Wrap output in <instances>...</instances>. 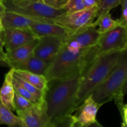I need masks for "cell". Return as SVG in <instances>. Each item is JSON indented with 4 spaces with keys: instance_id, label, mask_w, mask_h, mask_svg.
Here are the masks:
<instances>
[{
    "instance_id": "5bb4252c",
    "label": "cell",
    "mask_w": 127,
    "mask_h": 127,
    "mask_svg": "<svg viewBox=\"0 0 127 127\" xmlns=\"http://www.w3.org/2000/svg\"><path fill=\"white\" fill-rule=\"evenodd\" d=\"M38 40H35L31 43L26 45L12 50L11 51L6 52L7 63L8 66L12 68L14 66L25 62L33 56V50L37 44Z\"/></svg>"
},
{
    "instance_id": "4dcf8cb0",
    "label": "cell",
    "mask_w": 127,
    "mask_h": 127,
    "mask_svg": "<svg viewBox=\"0 0 127 127\" xmlns=\"http://www.w3.org/2000/svg\"><path fill=\"white\" fill-rule=\"evenodd\" d=\"M85 9H89L94 6H98L100 0H83Z\"/></svg>"
},
{
    "instance_id": "8d00e7d4",
    "label": "cell",
    "mask_w": 127,
    "mask_h": 127,
    "mask_svg": "<svg viewBox=\"0 0 127 127\" xmlns=\"http://www.w3.org/2000/svg\"><path fill=\"white\" fill-rule=\"evenodd\" d=\"M122 126H123V127H127L126 125H122Z\"/></svg>"
},
{
    "instance_id": "603a6c76",
    "label": "cell",
    "mask_w": 127,
    "mask_h": 127,
    "mask_svg": "<svg viewBox=\"0 0 127 127\" xmlns=\"http://www.w3.org/2000/svg\"><path fill=\"white\" fill-rule=\"evenodd\" d=\"M33 105H34L30 101H29L28 100L15 93L14 99V110L16 112L28 110L32 107Z\"/></svg>"
},
{
    "instance_id": "cb8c5ba5",
    "label": "cell",
    "mask_w": 127,
    "mask_h": 127,
    "mask_svg": "<svg viewBox=\"0 0 127 127\" xmlns=\"http://www.w3.org/2000/svg\"><path fill=\"white\" fill-rule=\"evenodd\" d=\"M63 9L66 14H71L85 9L83 0H68Z\"/></svg>"
},
{
    "instance_id": "d6a6232c",
    "label": "cell",
    "mask_w": 127,
    "mask_h": 127,
    "mask_svg": "<svg viewBox=\"0 0 127 127\" xmlns=\"http://www.w3.org/2000/svg\"><path fill=\"white\" fill-rule=\"evenodd\" d=\"M5 11H6V8H5L3 4L2 3V2L0 1V14L3 13Z\"/></svg>"
},
{
    "instance_id": "4fadbf2b",
    "label": "cell",
    "mask_w": 127,
    "mask_h": 127,
    "mask_svg": "<svg viewBox=\"0 0 127 127\" xmlns=\"http://www.w3.org/2000/svg\"><path fill=\"white\" fill-rule=\"evenodd\" d=\"M29 29L37 38L47 36L64 38L69 36L68 32L61 26L48 22H35L31 25Z\"/></svg>"
},
{
    "instance_id": "4316f807",
    "label": "cell",
    "mask_w": 127,
    "mask_h": 127,
    "mask_svg": "<svg viewBox=\"0 0 127 127\" xmlns=\"http://www.w3.org/2000/svg\"><path fill=\"white\" fill-rule=\"evenodd\" d=\"M76 120L74 119L73 115L68 117L62 121L56 124L53 127H73V124L75 122Z\"/></svg>"
},
{
    "instance_id": "8fae6325",
    "label": "cell",
    "mask_w": 127,
    "mask_h": 127,
    "mask_svg": "<svg viewBox=\"0 0 127 127\" xmlns=\"http://www.w3.org/2000/svg\"><path fill=\"white\" fill-rule=\"evenodd\" d=\"M101 106L94 101L91 94L78 107L73 116L77 122L86 127L97 121V114Z\"/></svg>"
},
{
    "instance_id": "2e32d148",
    "label": "cell",
    "mask_w": 127,
    "mask_h": 127,
    "mask_svg": "<svg viewBox=\"0 0 127 127\" xmlns=\"http://www.w3.org/2000/svg\"><path fill=\"white\" fill-rule=\"evenodd\" d=\"M48 66V63L33 55L25 62L14 66L12 68L45 76Z\"/></svg>"
},
{
    "instance_id": "1f68e13d",
    "label": "cell",
    "mask_w": 127,
    "mask_h": 127,
    "mask_svg": "<svg viewBox=\"0 0 127 127\" xmlns=\"http://www.w3.org/2000/svg\"><path fill=\"white\" fill-rule=\"evenodd\" d=\"M86 127H104L102 125H100V124L99 122H98V121L95 122L93 124H91V125H88V126Z\"/></svg>"
},
{
    "instance_id": "8992f818",
    "label": "cell",
    "mask_w": 127,
    "mask_h": 127,
    "mask_svg": "<svg viewBox=\"0 0 127 127\" xmlns=\"http://www.w3.org/2000/svg\"><path fill=\"white\" fill-rule=\"evenodd\" d=\"M2 3L4 6L6 11L16 12L42 22L51 24H54L53 20L55 19L66 14L65 11L63 9H53L46 5L42 1L21 6L12 5L5 0H2Z\"/></svg>"
},
{
    "instance_id": "ba28073f",
    "label": "cell",
    "mask_w": 127,
    "mask_h": 127,
    "mask_svg": "<svg viewBox=\"0 0 127 127\" xmlns=\"http://www.w3.org/2000/svg\"><path fill=\"white\" fill-rule=\"evenodd\" d=\"M63 38L55 36L38 38L33 50V56L50 64L58 55L63 45Z\"/></svg>"
},
{
    "instance_id": "d6986e66",
    "label": "cell",
    "mask_w": 127,
    "mask_h": 127,
    "mask_svg": "<svg viewBox=\"0 0 127 127\" xmlns=\"http://www.w3.org/2000/svg\"><path fill=\"white\" fill-rule=\"evenodd\" d=\"M120 24L119 19H114L112 17L110 12H108L97 17L96 21H94L92 26L95 27H98L97 29L96 28V30L100 35L113 29Z\"/></svg>"
},
{
    "instance_id": "9a60e30c",
    "label": "cell",
    "mask_w": 127,
    "mask_h": 127,
    "mask_svg": "<svg viewBox=\"0 0 127 127\" xmlns=\"http://www.w3.org/2000/svg\"><path fill=\"white\" fill-rule=\"evenodd\" d=\"M13 73L12 68L5 74L4 81L0 89V102L12 111H15L14 106L15 91L13 86Z\"/></svg>"
},
{
    "instance_id": "7c38bea8",
    "label": "cell",
    "mask_w": 127,
    "mask_h": 127,
    "mask_svg": "<svg viewBox=\"0 0 127 127\" xmlns=\"http://www.w3.org/2000/svg\"><path fill=\"white\" fill-rule=\"evenodd\" d=\"M0 19L2 22L4 29H29L31 25L32 24L33 22H42L39 20L28 16L6 11L3 13L0 14Z\"/></svg>"
},
{
    "instance_id": "f546056e",
    "label": "cell",
    "mask_w": 127,
    "mask_h": 127,
    "mask_svg": "<svg viewBox=\"0 0 127 127\" xmlns=\"http://www.w3.org/2000/svg\"><path fill=\"white\" fill-rule=\"evenodd\" d=\"M122 118V125H125L127 127V103L124 104L120 110H119Z\"/></svg>"
},
{
    "instance_id": "f1b7e54d",
    "label": "cell",
    "mask_w": 127,
    "mask_h": 127,
    "mask_svg": "<svg viewBox=\"0 0 127 127\" xmlns=\"http://www.w3.org/2000/svg\"><path fill=\"white\" fill-rule=\"evenodd\" d=\"M4 42L2 39L1 35H0V62L4 63L5 65L8 66L7 63V57H6V53L3 50Z\"/></svg>"
},
{
    "instance_id": "7a4b0ae2",
    "label": "cell",
    "mask_w": 127,
    "mask_h": 127,
    "mask_svg": "<svg viewBox=\"0 0 127 127\" xmlns=\"http://www.w3.org/2000/svg\"><path fill=\"white\" fill-rule=\"evenodd\" d=\"M79 82L80 76L48 82L44 102L49 127H53L76 111Z\"/></svg>"
},
{
    "instance_id": "30bf717a",
    "label": "cell",
    "mask_w": 127,
    "mask_h": 127,
    "mask_svg": "<svg viewBox=\"0 0 127 127\" xmlns=\"http://www.w3.org/2000/svg\"><path fill=\"white\" fill-rule=\"evenodd\" d=\"M16 113L23 123L22 127H49L45 102L42 105H34L28 110Z\"/></svg>"
},
{
    "instance_id": "e575fe53",
    "label": "cell",
    "mask_w": 127,
    "mask_h": 127,
    "mask_svg": "<svg viewBox=\"0 0 127 127\" xmlns=\"http://www.w3.org/2000/svg\"><path fill=\"white\" fill-rule=\"evenodd\" d=\"M73 127H83L80 124H79V123L77 122L76 121H75V122H74V124H73Z\"/></svg>"
},
{
    "instance_id": "ac0fdd59",
    "label": "cell",
    "mask_w": 127,
    "mask_h": 127,
    "mask_svg": "<svg viewBox=\"0 0 127 127\" xmlns=\"http://www.w3.org/2000/svg\"><path fill=\"white\" fill-rule=\"evenodd\" d=\"M1 125L8 127H22L23 123L17 115L0 102V126Z\"/></svg>"
},
{
    "instance_id": "836d02e7",
    "label": "cell",
    "mask_w": 127,
    "mask_h": 127,
    "mask_svg": "<svg viewBox=\"0 0 127 127\" xmlns=\"http://www.w3.org/2000/svg\"><path fill=\"white\" fill-rule=\"evenodd\" d=\"M122 94H123V95H124V96H125V95L127 94V81L126 83H125L124 88H123Z\"/></svg>"
},
{
    "instance_id": "277c9868",
    "label": "cell",
    "mask_w": 127,
    "mask_h": 127,
    "mask_svg": "<svg viewBox=\"0 0 127 127\" xmlns=\"http://www.w3.org/2000/svg\"><path fill=\"white\" fill-rule=\"evenodd\" d=\"M127 81V51H125L109 76L93 92V99L102 106L114 100L120 110L124 105L122 90Z\"/></svg>"
},
{
    "instance_id": "74e56055",
    "label": "cell",
    "mask_w": 127,
    "mask_h": 127,
    "mask_svg": "<svg viewBox=\"0 0 127 127\" xmlns=\"http://www.w3.org/2000/svg\"><path fill=\"white\" fill-rule=\"evenodd\" d=\"M2 0H0V1H1V2H2Z\"/></svg>"
},
{
    "instance_id": "44dd1931",
    "label": "cell",
    "mask_w": 127,
    "mask_h": 127,
    "mask_svg": "<svg viewBox=\"0 0 127 127\" xmlns=\"http://www.w3.org/2000/svg\"><path fill=\"white\" fill-rule=\"evenodd\" d=\"M123 0H100L97 6L96 17H100L105 14L110 12L112 9L121 4Z\"/></svg>"
},
{
    "instance_id": "d590c367",
    "label": "cell",
    "mask_w": 127,
    "mask_h": 127,
    "mask_svg": "<svg viewBox=\"0 0 127 127\" xmlns=\"http://www.w3.org/2000/svg\"><path fill=\"white\" fill-rule=\"evenodd\" d=\"M3 31H4V27H3V26H2V22H1V19H0V33H1Z\"/></svg>"
},
{
    "instance_id": "52a82bcc",
    "label": "cell",
    "mask_w": 127,
    "mask_h": 127,
    "mask_svg": "<svg viewBox=\"0 0 127 127\" xmlns=\"http://www.w3.org/2000/svg\"><path fill=\"white\" fill-rule=\"evenodd\" d=\"M97 6L71 14H65L53 20L54 24L64 28L71 35L90 27L96 17Z\"/></svg>"
},
{
    "instance_id": "d4e9b609",
    "label": "cell",
    "mask_w": 127,
    "mask_h": 127,
    "mask_svg": "<svg viewBox=\"0 0 127 127\" xmlns=\"http://www.w3.org/2000/svg\"><path fill=\"white\" fill-rule=\"evenodd\" d=\"M68 0H42L47 6L55 9H62Z\"/></svg>"
},
{
    "instance_id": "83f0119b",
    "label": "cell",
    "mask_w": 127,
    "mask_h": 127,
    "mask_svg": "<svg viewBox=\"0 0 127 127\" xmlns=\"http://www.w3.org/2000/svg\"><path fill=\"white\" fill-rule=\"evenodd\" d=\"M5 1L9 2L11 4L14 5V6H21L28 4L39 2L42 0H5Z\"/></svg>"
},
{
    "instance_id": "e0dca14e",
    "label": "cell",
    "mask_w": 127,
    "mask_h": 127,
    "mask_svg": "<svg viewBox=\"0 0 127 127\" xmlns=\"http://www.w3.org/2000/svg\"><path fill=\"white\" fill-rule=\"evenodd\" d=\"M14 74L45 93L48 89V81L44 75L35 74L27 71L14 69Z\"/></svg>"
},
{
    "instance_id": "9c48e42d",
    "label": "cell",
    "mask_w": 127,
    "mask_h": 127,
    "mask_svg": "<svg viewBox=\"0 0 127 127\" xmlns=\"http://www.w3.org/2000/svg\"><path fill=\"white\" fill-rule=\"evenodd\" d=\"M6 52L26 45L37 39L30 29H7L0 33Z\"/></svg>"
},
{
    "instance_id": "5b68a950",
    "label": "cell",
    "mask_w": 127,
    "mask_h": 127,
    "mask_svg": "<svg viewBox=\"0 0 127 127\" xmlns=\"http://www.w3.org/2000/svg\"><path fill=\"white\" fill-rule=\"evenodd\" d=\"M125 51H127V27L120 24L99 35L95 45L92 47L88 52L86 65L83 73L99 57Z\"/></svg>"
},
{
    "instance_id": "484cf974",
    "label": "cell",
    "mask_w": 127,
    "mask_h": 127,
    "mask_svg": "<svg viewBox=\"0 0 127 127\" xmlns=\"http://www.w3.org/2000/svg\"><path fill=\"white\" fill-rule=\"evenodd\" d=\"M121 16L119 19L121 25L127 27V0H123L122 2Z\"/></svg>"
},
{
    "instance_id": "6da1fadb",
    "label": "cell",
    "mask_w": 127,
    "mask_h": 127,
    "mask_svg": "<svg viewBox=\"0 0 127 127\" xmlns=\"http://www.w3.org/2000/svg\"><path fill=\"white\" fill-rule=\"evenodd\" d=\"M99 34L93 26L63 38V45L45 74L48 82L81 76L86 65L89 50L95 45Z\"/></svg>"
},
{
    "instance_id": "3957f363",
    "label": "cell",
    "mask_w": 127,
    "mask_h": 127,
    "mask_svg": "<svg viewBox=\"0 0 127 127\" xmlns=\"http://www.w3.org/2000/svg\"><path fill=\"white\" fill-rule=\"evenodd\" d=\"M123 53H109L99 57L80 76L78 106L106 79L116 66Z\"/></svg>"
},
{
    "instance_id": "7402d4cb",
    "label": "cell",
    "mask_w": 127,
    "mask_h": 127,
    "mask_svg": "<svg viewBox=\"0 0 127 127\" xmlns=\"http://www.w3.org/2000/svg\"><path fill=\"white\" fill-rule=\"evenodd\" d=\"M13 78L15 80L17 81L21 85H22L26 90L28 91L31 94H32L33 96L35 97L37 99L41 100V101H44V97L45 94L44 92L40 90V89H37V88L33 86V85L29 84V83H27V81H24V79H21V78H19V77H18L17 76H16V74H14V73Z\"/></svg>"
},
{
    "instance_id": "ffe728a7",
    "label": "cell",
    "mask_w": 127,
    "mask_h": 127,
    "mask_svg": "<svg viewBox=\"0 0 127 127\" xmlns=\"http://www.w3.org/2000/svg\"><path fill=\"white\" fill-rule=\"evenodd\" d=\"M12 81H13V86L14 88L15 93H16L19 95H21L24 98L28 100L29 101L31 102L33 105H40L44 104V101H41V100L37 99L35 97L33 96L28 91L26 90L22 85H21L14 78H12Z\"/></svg>"
}]
</instances>
